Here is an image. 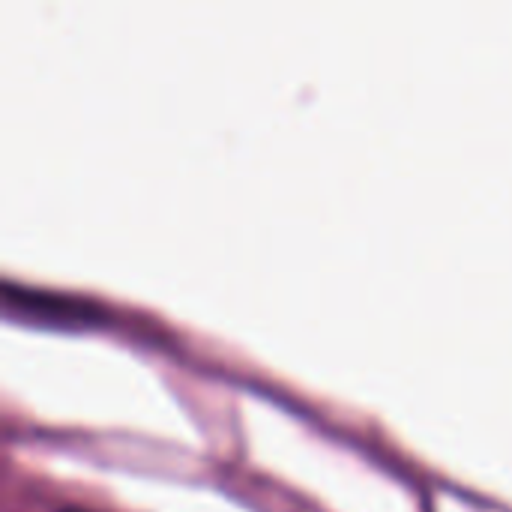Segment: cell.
<instances>
[{"label": "cell", "instance_id": "obj_1", "mask_svg": "<svg viewBox=\"0 0 512 512\" xmlns=\"http://www.w3.org/2000/svg\"><path fill=\"white\" fill-rule=\"evenodd\" d=\"M3 300L21 315H36L54 324H90L102 318V309L93 300L63 294V291H45L33 285H15L9 279L3 282Z\"/></svg>", "mask_w": 512, "mask_h": 512}, {"label": "cell", "instance_id": "obj_2", "mask_svg": "<svg viewBox=\"0 0 512 512\" xmlns=\"http://www.w3.org/2000/svg\"><path fill=\"white\" fill-rule=\"evenodd\" d=\"M60 512H87V510H81V507H63Z\"/></svg>", "mask_w": 512, "mask_h": 512}]
</instances>
